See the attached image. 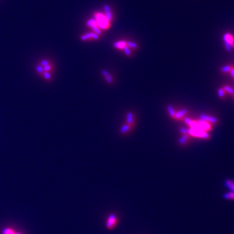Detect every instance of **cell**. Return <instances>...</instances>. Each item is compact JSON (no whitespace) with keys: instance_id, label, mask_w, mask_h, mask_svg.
Returning <instances> with one entry per match:
<instances>
[{"instance_id":"cell-8","label":"cell","mask_w":234,"mask_h":234,"mask_svg":"<svg viewBox=\"0 0 234 234\" xmlns=\"http://www.w3.org/2000/svg\"><path fill=\"white\" fill-rule=\"evenodd\" d=\"M92 38L94 39H98V35L96 33H88L86 34L85 35L81 36V39L83 41H87V40Z\"/></svg>"},{"instance_id":"cell-9","label":"cell","mask_w":234,"mask_h":234,"mask_svg":"<svg viewBox=\"0 0 234 234\" xmlns=\"http://www.w3.org/2000/svg\"><path fill=\"white\" fill-rule=\"evenodd\" d=\"M101 73L106 77V81L109 83H111L113 82V78L111 76V75L109 74V73L106 70H103L102 71H101Z\"/></svg>"},{"instance_id":"cell-6","label":"cell","mask_w":234,"mask_h":234,"mask_svg":"<svg viewBox=\"0 0 234 234\" xmlns=\"http://www.w3.org/2000/svg\"><path fill=\"white\" fill-rule=\"evenodd\" d=\"M197 122H198L199 124H200V125L202 126V127L203 128V130H204L205 131H210L212 129V126H211L210 123L203 121V120H201V119L198 120V121Z\"/></svg>"},{"instance_id":"cell-23","label":"cell","mask_w":234,"mask_h":234,"mask_svg":"<svg viewBox=\"0 0 234 234\" xmlns=\"http://www.w3.org/2000/svg\"><path fill=\"white\" fill-rule=\"evenodd\" d=\"M230 73L231 76L232 77V78L234 79V66H232V69H231V70H230Z\"/></svg>"},{"instance_id":"cell-1","label":"cell","mask_w":234,"mask_h":234,"mask_svg":"<svg viewBox=\"0 0 234 234\" xmlns=\"http://www.w3.org/2000/svg\"><path fill=\"white\" fill-rule=\"evenodd\" d=\"M54 67L53 64L48 60H42L36 66V71L41 75L43 78L49 80L52 78Z\"/></svg>"},{"instance_id":"cell-13","label":"cell","mask_w":234,"mask_h":234,"mask_svg":"<svg viewBox=\"0 0 234 234\" xmlns=\"http://www.w3.org/2000/svg\"><path fill=\"white\" fill-rule=\"evenodd\" d=\"M114 46H115V47L117 48H124L125 46H127V42H126L124 41L117 42L114 44Z\"/></svg>"},{"instance_id":"cell-16","label":"cell","mask_w":234,"mask_h":234,"mask_svg":"<svg viewBox=\"0 0 234 234\" xmlns=\"http://www.w3.org/2000/svg\"><path fill=\"white\" fill-rule=\"evenodd\" d=\"M133 122V115L131 113H128L127 115V122L128 124H131Z\"/></svg>"},{"instance_id":"cell-25","label":"cell","mask_w":234,"mask_h":234,"mask_svg":"<svg viewBox=\"0 0 234 234\" xmlns=\"http://www.w3.org/2000/svg\"><path fill=\"white\" fill-rule=\"evenodd\" d=\"M5 234H14V233L10 230H5Z\"/></svg>"},{"instance_id":"cell-11","label":"cell","mask_w":234,"mask_h":234,"mask_svg":"<svg viewBox=\"0 0 234 234\" xmlns=\"http://www.w3.org/2000/svg\"><path fill=\"white\" fill-rule=\"evenodd\" d=\"M223 88L224 89L226 93H228L231 96H234V89L232 87H231L229 85H224Z\"/></svg>"},{"instance_id":"cell-21","label":"cell","mask_w":234,"mask_h":234,"mask_svg":"<svg viewBox=\"0 0 234 234\" xmlns=\"http://www.w3.org/2000/svg\"><path fill=\"white\" fill-rule=\"evenodd\" d=\"M124 51H125V54L127 55H130L131 54V50H130V48L128 47V46H126L124 47Z\"/></svg>"},{"instance_id":"cell-19","label":"cell","mask_w":234,"mask_h":234,"mask_svg":"<svg viewBox=\"0 0 234 234\" xmlns=\"http://www.w3.org/2000/svg\"><path fill=\"white\" fill-rule=\"evenodd\" d=\"M168 111L169 114H170V115H171V116H175L174 110V109H173V107H172V106H168Z\"/></svg>"},{"instance_id":"cell-15","label":"cell","mask_w":234,"mask_h":234,"mask_svg":"<svg viewBox=\"0 0 234 234\" xmlns=\"http://www.w3.org/2000/svg\"><path fill=\"white\" fill-rule=\"evenodd\" d=\"M226 94V92L225 91H224V89L223 87L218 88V96H219L221 98V99H223V98H224V97H225Z\"/></svg>"},{"instance_id":"cell-5","label":"cell","mask_w":234,"mask_h":234,"mask_svg":"<svg viewBox=\"0 0 234 234\" xmlns=\"http://www.w3.org/2000/svg\"><path fill=\"white\" fill-rule=\"evenodd\" d=\"M200 119L203 120V121H206L209 123H212V124H217V123H218V120L215 117L206 115H201L200 116Z\"/></svg>"},{"instance_id":"cell-17","label":"cell","mask_w":234,"mask_h":234,"mask_svg":"<svg viewBox=\"0 0 234 234\" xmlns=\"http://www.w3.org/2000/svg\"><path fill=\"white\" fill-rule=\"evenodd\" d=\"M130 128H131V127L130 125H124L121 129V132L122 133H125L128 130H130Z\"/></svg>"},{"instance_id":"cell-14","label":"cell","mask_w":234,"mask_h":234,"mask_svg":"<svg viewBox=\"0 0 234 234\" xmlns=\"http://www.w3.org/2000/svg\"><path fill=\"white\" fill-rule=\"evenodd\" d=\"M232 65H226V66L222 67L220 70H221V72L224 73H230L231 69H232Z\"/></svg>"},{"instance_id":"cell-18","label":"cell","mask_w":234,"mask_h":234,"mask_svg":"<svg viewBox=\"0 0 234 234\" xmlns=\"http://www.w3.org/2000/svg\"><path fill=\"white\" fill-rule=\"evenodd\" d=\"M188 138H189L188 135H184V136H183L182 137L180 138L179 143L181 144H184L185 143H186V141H187V139H188Z\"/></svg>"},{"instance_id":"cell-20","label":"cell","mask_w":234,"mask_h":234,"mask_svg":"<svg viewBox=\"0 0 234 234\" xmlns=\"http://www.w3.org/2000/svg\"><path fill=\"white\" fill-rule=\"evenodd\" d=\"M127 46L128 47H131L133 48H136L137 47V45L136 43L133 42H127Z\"/></svg>"},{"instance_id":"cell-2","label":"cell","mask_w":234,"mask_h":234,"mask_svg":"<svg viewBox=\"0 0 234 234\" xmlns=\"http://www.w3.org/2000/svg\"><path fill=\"white\" fill-rule=\"evenodd\" d=\"M118 223V218L115 214L111 213L106 220V227L107 229L112 230L116 226Z\"/></svg>"},{"instance_id":"cell-4","label":"cell","mask_w":234,"mask_h":234,"mask_svg":"<svg viewBox=\"0 0 234 234\" xmlns=\"http://www.w3.org/2000/svg\"><path fill=\"white\" fill-rule=\"evenodd\" d=\"M224 42L227 43L231 46V47L234 48V36L230 33H225L223 36Z\"/></svg>"},{"instance_id":"cell-22","label":"cell","mask_w":234,"mask_h":234,"mask_svg":"<svg viewBox=\"0 0 234 234\" xmlns=\"http://www.w3.org/2000/svg\"><path fill=\"white\" fill-rule=\"evenodd\" d=\"M224 45H225L226 49V50H227L228 51H230L231 50H232V48L231 47V46H230V44H227V43H225V42H224Z\"/></svg>"},{"instance_id":"cell-10","label":"cell","mask_w":234,"mask_h":234,"mask_svg":"<svg viewBox=\"0 0 234 234\" xmlns=\"http://www.w3.org/2000/svg\"><path fill=\"white\" fill-rule=\"evenodd\" d=\"M223 198L228 200H234V193L233 192H228L224 193L223 195Z\"/></svg>"},{"instance_id":"cell-3","label":"cell","mask_w":234,"mask_h":234,"mask_svg":"<svg viewBox=\"0 0 234 234\" xmlns=\"http://www.w3.org/2000/svg\"><path fill=\"white\" fill-rule=\"evenodd\" d=\"M187 133L192 136H195L198 137H200L203 138H209V135L206 133V131L195 130V129L190 128L189 130H187Z\"/></svg>"},{"instance_id":"cell-24","label":"cell","mask_w":234,"mask_h":234,"mask_svg":"<svg viewBox=\"0 0 234 234\" xmlns=\"http://www.w3.org/2000/svg\"><path fill=\"white\" fill-rule=\"evenodd\" d=\"M181 132L184 135H187V133H187V129L184 128H181Z\"/></svg>"},{"instance_id":"cell-12","label":"cell","mask_w":234,"mask_h":234,"mask_svg":"<svg viewBox=\"0 0 234 234\" xmlns=\"http://www.w3.org/2000/svg\"><path fill=\"white\" fill-rule=\"evenodd\" d=\"M187 113V111L186 109H182L178 111L177 113H175V117L176 118H180L181 117L183 116L185 114Z\"/></svg>"},{"instance_id":"cell-7","label":"cell","mask_w":234,"mask_h":234,"mask_svg":"<svg viewBox=\"0 0 234 234\" xmlns=\"http://www.w3.org/2000/svg\"><path fill=\"white\" fill-rule=\"evenodd\" d=\"M224 185L229 189L230 192L234 193V181L232 180L228 179L224 181Z\"/></svg>"}]
</instances>
